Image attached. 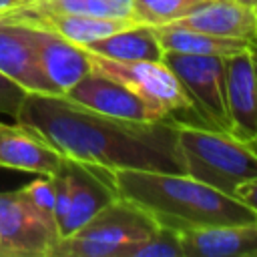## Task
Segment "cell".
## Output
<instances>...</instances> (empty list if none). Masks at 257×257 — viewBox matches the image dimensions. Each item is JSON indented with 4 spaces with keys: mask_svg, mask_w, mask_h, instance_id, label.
<instances>
[{
    "mask_svg": "<svg viewBox=\"0 0 257 257\" xmlns=\"http://www.w3.org/2000/svg\"><path fill=\"white\" fill-rule=\"evenodd\" d=\"M16 120L32 126L60 155L110 171L185 173L177 143V122L114 118L64 94L28 92Z\"/></svg>",
    "mask_w": 257,
    "mask_h": 257,
    "instance_id": "cell-1",
    "label": "cell"
},
{
    "mask_svg": "<svg viewBox=\"0 0 257 257\" xmlns=\"http://www.w3.org/2000/svg\"><path fill=\"white\" fill-rule=\"evenodd\" d=\"M112 181L118 197L139 205L159 227L177 233L257 221V215L243 201L187 173L116 169L112 171Z\"/></svg>",
    "mask_w": 257,
    "mask_h": 257,
    "instance_id": "cell-2",
    "label": "cell"
},
{
    "mask_svg": "<svg viewBox=\"0 0 257 257\" xmlns=\"http://www.w3.org/2000/svg\"><path fill=\"white\" fill-rule=\"evenodd\" d=\"M177 143L185 173L235 197L239 185L257 179V153L229 133L177 122Z\"/></svg>",
    "mask_w": 257,
    "mask_h": 257,
    "instance_id": "cell-3",
    "label": "cell"
},
{
    "mask_svg": "<svg viewBox=\"0 0 257 257\" xmlns=\"http://www.w3.org/2000/svg\"><path fill=\"white\" fill-rule=\"evenodd\" d=\"M157 227L155 219L139 205L116 197L78 231L62 237L52 249V257H124L128 245Z\"/></svg>",
    "mask_w": 257,
    "mask_h": 257,
    "instance_id": "cell-4",
    "label": "cell"
},
{
    "mask_svg": "<svg viewBox=\"0 0 257 257\" xmlns=\"http://www.w3.org/2000/svg\"><path fill=\"white\" fill-rule=\"evenodd\" d=\"M163 62L181 82L197 126L231 135L225 90V56L165 52Z\"/></svg>",
    "mask_w": 257,
    "mask_h": 257,
    "instance_id": "cell-5",
    "label": "cell"
},
{
    "mask_svg": "<svg viewBox=\"0 0 257 257\" xmlns=\"http://www.w3.org/2000/svg\"><path fill=\"white\" fill-rule=\"evenodd\" d=\"M90 66L92 70H98L124 86H128L133 92L143 96L145 100L153 102L155 106L169 112V116L175 122H187L191 112L189 100L185 96V90L177 76L171 72V68L161 62L151 60H112L98 56L88 50Z\"/></svg>",
    "mask_w": 257,
    "mask_h": 257,
    "instance_id": "cell-6",
    "label": "cell"
},
{
    "mask_svg": "<svg viewBox=\"0 0 257 257\" xmlns=\"http://www.w3.org/2000/svg\"><path fill=\"white\" fill-rule=\"evenodd\" d=\"M58 241V227L34 209L22 189L0 193V257H52Z\"/></svg>",
    "mask_w": 257,
    "mask_h": 257,
    "instance_id": "cell-7",
    "label": "cell"
},
{
    "mask_svg": "<svg viewBox=\"0 0 257 257\" xmlns=\"http://www.w3.org/2000/svg\"><path fill=\"white\" fill-rule=\"evenodd\" d=\"M64 96L76 104H82L86 108H92L96 112H102L114 118L141 120V122L171 118L169 112H165L163 108L155 106L153 102L133 92L122 82L98 70H90L88 74H84Z\"/></svg>",
    "mask_w": 257,
    "mask_h": 257,
    "instance_id": "cell-8",
    "label": "cell"
},
{
    "mask_svg": "<svg viewBox=\"0 0 257 257\" xmlns=\"http://www.w3.org/2000/svg\"><path fill=\"white\" fill-rule=\"evenodd\" d=\"M62 169L68 179L70 199H68V211L58 225L60 239L78 231L102 207H106L118 197L110 169L90 163H80L68 157H64Z\"/></svg>",
    "mask_w": 257,
    "mask_h": 257,
    "instance_id": "cell-9",
    "label": "cell"
},
{
    "mask_svg": "<svg viewBox=\"0 0 257 257\" xmlns=\"http://www.w3.org/2000/svg\"><path fill=\"white\" fill-rule=\"evenodd\" d=\"M225 90L231 135L239 141H257V76L249 46L225 56Z\"/></svg>",
    "mask_w": 257,
    "mask_h": 257,
    "instance_id": "cell-10",
    "label": "cell"
},
{
    "mask_svg": "<svg viewBox=\"0 0 257 257\" xmlns=\"http://www.w3.org/2000/svg\"><path fill=\"white\" fill-rule=\"evenodd\" d=\"M28 30L38 64L58 94H66L84 74L92 70L90 56L84 46H78L46 28L28 24Z\"/></svg>",
    "mask_w": 257,
    "mask_h": 257,
    "instance_id": "cell-11",
    "label": "cell"
},
{
    "mask_svg": "<svg viewBox=\"0 0 257 257\" xmlns=\"http://www.w3.org/2000/svg\"><path fill=\"white\" fill-rule=\"evenodd\" d=\"M0 72L26 92L58 94L38 64L30 30L24 22L0 24Z\"/></svg>",
    "mask_w": 257,
    "mask_h": 257,
    "instance_id": "cell-12",
    "label": "cell"
},
{
    "mask_svg": "<svg viewBox=\"0 0 257 257\" xmlns=\"http://www.w3.org/2000/svg\"><path fill=\"white\" fill-rule=\"evenodd\" d=\"M64 161L50 143L32 126L16 120L0 122V169H16L36 175H52Z\"/></svg>",
    "mask_w": 257,
    "mask_h": 257,
    "instance_id": "cell-13",
    "label": "cell"
},
{
    "mask_svg": "<svg viewBox=\"0 0 257 257\" xmlns=\"http://www.w3.org/2000/svg\"><path fill=\"white\" fill-rule=\"evenodd\" d=\"M171 28H189L223 38L255 40L257 38V16L251 6L235 0H207L193 8L189 14L163 24Z\"/></svg>",
    "mask_w": 257,
    "mask_h": 257,
    "instance_id": "cell-14",
    "label": "cell"
},
{
    "mask_svg": "<svg viewBox=\"0 0 257 257\" xmlns=\"http://www.w3.org/2000/svg\"><path fill=\"white\" fill-rule=\"evenodd\" d=\"M10 14H12V20H16V22L46 28V30L56 32L62 38L78 44V46H86L98 38H104V36L114 34L126 26L137 24V20H133V18L60 14V12H48V10H36V8H20V10H14Z\"/></svg>",
    "mask_w": 257,
    "mask_h": 257,
    "instance_id": "cell-15",
    "label": "cell"
},
{
    "mask_svg": "<svg viewBox=\"0 0 257 257\" xmlns=\"http://www.w3.org/2000/svg\"><path fill=\"white\" fill-rule=\"evenodd\" d=\"M185 257H257V221L183 231Z\"/></svg>",
    "mask_w": 257,
    "mask_h": 257,
    "instance_id": "cell-16",
    "label": "cell"
},
{
    "mask_svg": "<svg viewBox=\"0 0 257 257\" xmlns=\"http://www.w3.org/2000/svg\"><path fill=\"white\" fill-rule=\"evenodd\" d=\"M86 50L112 58V60H151L161 62L163 60V48L157 38V32L149 24H133L126 26L114 34H108L104 38H98L84 46Z\"/></svg>",
    "mask_w": 257,
    "mask_h": 257,
    "instance_id": "cell-17",
    "label": "cell"
},
{
    "mask_svg": "<svg viewBox=\"0 0 257 257\" xmlns=\"http://www.w3.org/2000/svg\"><path fill=\"white\" fill-rule=\"evenodd\" d=\"M153 28L157 32L163 52L195 54V56H229L251 44L247 40L213 36L189 28H171V26H153Z\"/></svg>",
    "mask_w": 257,
    "mask_h": 257,
    "instance_id": "cell-18",
    "label": "cell"
},
{
    "mask_svg": "<svg viewBox=\"0 0 257 257\" xmlns=\"http://www.w3.org/2000/svg\"><path fill=\"white\" fill-rule=\"evenodd\" d=\"M28 8L60 12V14L133 18V0H34V4Z\"/></svg>",
    "mask_w": 257,
    "mask_h": 257,
    "instance_id": "cell-19",
    "label": "cell"
},
{
    "mask_svg": "<svg viewBox=\"0 0 257 257\" xmlns=\"http://www.w3.org/2000/svg\"><path fill=\"white\" fill-rule=\"evenodd\" d=\"M207 0H133V18L141 24H169Z\"/></svg>",
    "mask_w": 257,
    "mask_h": 257,
    "instance_id": "cell-20",
    "label": "cell"
},
{
    "mask_svg": "<svg viewBox=\"0 0 257 257\" xmlns=\"http://www.w3.org/2000/svg\"><path fill=\"white\" fill-rule=\"evenodd\" d=\"M124 257H185L181 235L167 227H157L147 237L126 247Z\"/></svg>",
    "mask_w": 257,
    "mask_h": 257,
    "instance_id": "cell-21",
    "label": "cell"
},
{
    "mask_svg": "<svg viewBox=\"0 0 257 257\" xmlns=\"http://www.w3.org/2000/svg\"><path fill=\"white\" fill-rule=\"evenodd\" d=\"M22 193L28 197V201L34 205V209L52 225L58 227L56 223V213H54V189L52 181L48 175H42L40 179H34L26 187H22ZM60 235V233H58Z\"/></svg>",
    "mask_w": 257,
    "mask_h": 257,
    "instance_id": "cell-22",
    "label": "cell"
},
{
    "mask_svg": "<svg viewBox=\"0 0 257 257\" xmlns=\"http://www.w3.org/2000/svg\"><path fill=\"white\" fill-rule=\"evenodd\" d=\"M26 94L28 92L22 86H18L14 80H10L8 76L0 72V112L2 114H8L16 120V114Z\"/></svg>",
    "mask_w": 257,
    "mask_h": 257,
    "instance_id": "cell-23",
    "label": "cell"
},
{
    "mask_svg": "<svg viewBox=\"0 0 257 257\" xmlns=\"http://www.w3.org/2000/svg\"><path fill=\"white\" fill-rule=\"evenodd\" d=\"M235 197L239 201H243L257 215V179H251V181L239 185L237 191H235Z\"/></svg>",
    "mask_w": 257,
    "mask_h": 257,
    "instance_id": "cell-24",
    "label": "cell"
},
{
    "mask_svg": "<svg viewBox=\"0 0 257 257\" xmlns=\"http://www.w3.org/2000/svg\"><path fill=\"white\" fill-rule=\"evenodd\" d=\"M34 0H0V12H14L20 8L32 6Z\"/></svg>",
    "mask_w": 257,
    "mask_h": 257,
    "instance_id": "cell-25",
    "label": "cell"
},
{
    "mask_svg": "<svg viewBox=\"0 0 257 257\" xmlns=\"http://www.w3.org/2000/svg\"><path fill=\"white\" fill-rule=\"evenodd\" d=\"M249 52H251L253 68H255V76H257V38H255V40H251V44H249Z\"/></svg>",
    "mask_w": 257,
    "mask_h": 257,
    "instance_id": "cell-26",
    "label": "cell"
},
{
    "mask_svg": "<svg viewBox=\"0 0 257 257\" xmlns=\"http://www.w3.org/2000/svg\"><path fill=\"white\" fill-rule=\"evenodd\" d=\"M4 22H12V14L10 12H0V24Z\"/></svg>",
    "mask_w": 257,
    "mask_h": 257,
    "instance_id": "cell-27",
    "label": "cell"
},
{
    "mask_svg": "<svg viewBox=\"0 0 257 257\" xmlns=\"http://www.w3.org/2000/svg\"><path fill=\"white\" fill-rule=\"evenodd\" d=\"M235 2H239V4H245V6H251V8H253V0H235Z\"/></svg>",
    "mask_w": 257,
    "mask_h": 257,
    "instance_id": "cell-28",
    "label": "cell"
},
{
    "mask_svg": "<svg viewBox=\"0 0 257 257\" xmlns=\"http://www.w3.org/2000/svg\"><path fill=\"white\" fill-rule=\"evenodd\" d=\"M249 145H251V147H253V151H255V153H257V141H251V143H249Z\"/></svg>",
    "mask_w": 257,
    "mask_h": 257,
    "instance_id": "cell-29",
    "label": "cell"
},
{
    "mask_svg": "<svg viewBox=\"0 0 257 257\" xmlns=\"http://www.w3.org/2000/svg\"><path fill=\"white\" fill-rule=\"evenodd\" d=\"M253 12H255V16H257V0H253Z\"/></svg>",
    "mask_w": 257,
    "mask_h": 257,
    "instance_id": "cell-30",
    "label": "cell"
}]
</instances>
